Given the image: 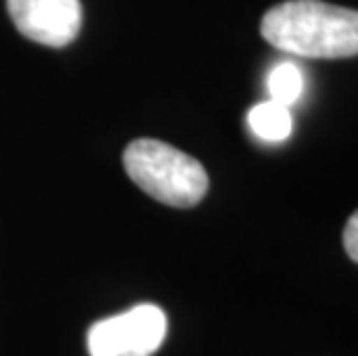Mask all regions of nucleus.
Segmentation results:
<instances>
[{"instance_id": "1", "label": "nucleus", "mask_w": 358, "mask_h": 356, "mask_svg": "<svg viewBox=\"0 0 358 356\" xmlns=\"http://www.w3.org/2000/svg\"><path fill=\"white\" fill-rule=\"evenodd\" d=\"M264 40L303 58H352L358 54V12L322 0H287L262 19Z\"/></svg>"}, {"instance_id": "2", "label": "nucleus", "mask_w": 358, "mask_h": 356, "mask_svg": "<svg viewBox=\"0 0 358 356\" xmlns=\"http://www.w3.org/2000/svg\"><path fill=\"white\" fill-rule=\"evenodd\" d=\"M127 176L153 199L173 208L196 206L208 192V173L192 155L157 139H136L125 148Z\"/></svg>"}, {"instance_id": "3", "label": "nucleus", "mask_w": 358, "mask_h": 356, "mask_svg": "<svg viewBox=\"0 0 358 356\" xmlns=\"http://www.w3.org/2000/svg\"><path fill=\"white\" fill-rule=\"evenodd\" d=\"M166 336V315L153 303H141L120 315L104 317L88 329L90 356H150Z\"/></svg>"}, {"instance_id": "4", "label": "nucleus", "mask_w": 358, "mask_h": 356, "mask_svg": "<svg viewBox=\"0 0 358 356\" xmlns=\"http://www.w3.org/2000/svg\"><path fill=\"white\" fill-rule=\"evenodd\" d=\"M14 28L37 44L63 49L81 30L79 0H7Z\"/></svg>"}, {"instance_id": "5", "label": "nucleus", "mask_w": 358, "mask_h": 356, "mask_svg": "<svg viewBox=\"0 0 358 356\" xmlns=\"http://www.w3.org/2000/svg\"><path fill=\"white\" fill-rule=\"evenodd\" d=\"M248 123L259 139L278 143L285 141L294 130V118L289 107L280 102H259L248 113Z\"/></svg>"}, {"instance_id": "6", "label": "nucleus", "mask_w": 358, "mask_h": 356, "mask_svg": "<svg viewBox=\"0 0 358 356\" xmlns=\"http://www.w3.org/2000/svg\"><path fill=\"white\" fill-rule=\"evenodd\" d=\"M303 70L294 63H280L268 74V93L273 102H280L285 107H292L303 95Z\"/></svg>"}, {"instance_id": "7", "label": "nucleus", "mask_w": 358, "mask_h": 356, "mask_svg": "<svg viewBox=\"0 0 358 356\" xmlns=\"http://www.w3.org/2000/svg\"><path fill=\"white\" fill-rule=\"evenodd\" d=\"M345 250H347V255L358 264V211L349 218V222L345 227Z\"/></svg>"}]
</instances>
